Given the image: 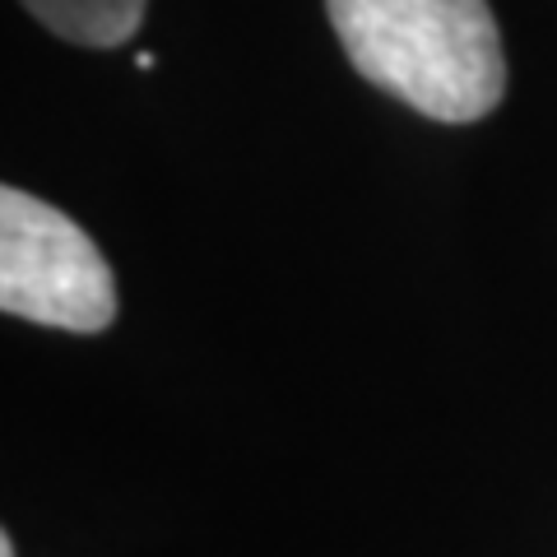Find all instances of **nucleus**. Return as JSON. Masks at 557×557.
I'll return each instance as SVG.
<instances>
[{
    "label": "nucleus",
    "instance_id": "obj_3",
    "mask_svg": "<svg viewBox=\"0 0 557 557\" xmlns=\"http://www.w3.org/2000/svg\"><path fill=\"white\" fill-rule=\"evenodd\" d=\"M20 5L57 38L79 47H121L145 20V0H20Z\"/></svg>",
    "mask_w": 557,
    "mask_h": 557
},
{
    "label": "nucleus",
    "instance_id": "obj_1",
    "mask_svg": "<svg viewBox=\"0 0 557 557\" xmlns=\"http://www.w3.org/2000/svg\"><path fill=\"white\" fill-rule=\"evenodd\" d=\"M325 14L358 75L432 121L465 126L507 94L487 0H325Z\"/></svg>",
    "mask_w": 557,
    "mask_h": 557
},
{
    "label": "nucleus",
    "instance_id": "obj_2",
    "mask_svg": "<svg viewBox=\"0 0 557 557\" xmlns=\"http://www.w3.org/2000/svg\"><path fill=\"white\" fill-rule=\"evenodd\" d=\"M0 307L70 335H98L116 321V278L94 237L20 186L0 190Z\"/></svg>",
    "mask_w": 557,
    "mask_h": 557
},
{
    "label": "nucleus",
    "instance_id": "obj_4",
    "mask_svg": "<svg viewBox=\"0 0 557 557\" xmlns=\"http://www.w3.org/2000/svg\"><path fill=\"white\" fill-rule=\"evenodd\" d=\"M0 557H14V539L10 534H0Z\"/></svg>",
    "mask_w": 557,
    "mask_h": 557
}]
</instances>
